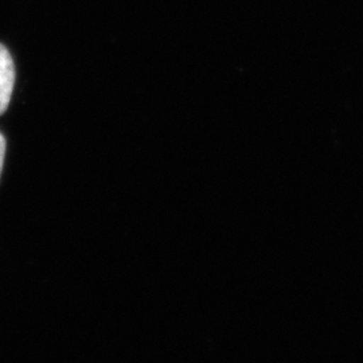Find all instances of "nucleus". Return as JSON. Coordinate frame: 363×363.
Here are the masks:
<instances>
[{
  "label": "nucleus",
  "instance_id": "1",
  "mask_svg": "<svg viewBox=\"0 0 363 363\" xmlns=\"http://www.w3.org/2000/svg\"><path fill=\"white\" fill-rule=\"evenodd\" d=\"M15 70L13 57L6 46L0 43V115L9 108L13 96Z\"/></svg>",
  "mask_w": 363,
  "mask_h": 363
},
{
  "label": "nucleus",
  "instance_id": "2",
  "mask_svg": "<svg viewBox=\"0 0 363 363\" xmlns=\"http://www.w3.org/2000/svg\"><path fill=\"white\" fill-rule=\"evenodd\" d=\"M4 154H6V139L0 133V177H1V169H3V163H4Z\"/></svg>",
  "mask_w": 363,
  "mask_h": 363
}]
</instances>
